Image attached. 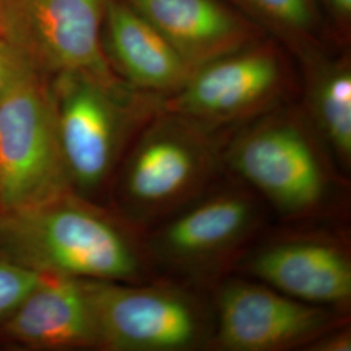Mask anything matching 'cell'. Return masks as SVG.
I'll use <instances>...</instances> for the list:
<instances>
[{"mask_svg":"<svg viewBox=\"0 0 351 351\" xmlns=\"http://www.w3.org/2000/svg\"><path fill=\"white\" fill-rule=\"evenodd\" d=\"M223 163L226 175L254 190L291 226L316 224L345 211L346 176L300 101L233 129Z\"/></svg>","mask_w":351,"mask_h":351,"instance_id":"cell-1","label":"cell"},{"mask_svg":"<svg viewBox=\"0 0 351 351\" xmlns=\"http://www.w3.org/2000/svg\"><path fill=\"white\" fill-rule=\"evenodd\" d=\"M0 250L40 274L107 282L159 277L145 232L77 199L72 190L46 204L5 213Z\"/></svg>","mask_w":351,"mask_h":351,"instance_id":"cell-2","label":"cell"},{"mask_svg":"<svg viewBox=\"0 0 351 351\" xmlns=\"http://www.w3.org/2000/svg\"><path fill=\"white\" fill-rule=\"evenodd\" d=\"M217 132L162 108L126 151L120 198L126 220L147 232L180 211L226 175Z\"/></svg>","mask_w":351,"mask_h":351,"instance_id":"cell-3","label":"cell"},{"mask_svg":"<svg viewBox=\"0 0 351 351\" xmlns=\"http://www.w3.org/2000/svg\"><path fill=\"white\" fill-rule=\"evenodd\" d=\"M265 207L254 190L226 173L201 197L145 232L158 275L195 290L215 288L262 234Z\"/></svg>","mask_w":351,"mask_h":351,"instance_id":"cell-4","label":"cell"},{"mask_svg":"<svg viewBox=\"0 0 351 351\" xmlns=\"http://www.w3.org/2000/svg\"><path fill=\"white\" fill-rule=\"evenodd\" d=\"M50 88L69 181L84 191L107 181L123 151L163 106L160 97L111 88L82 73L51 75Z\"/></svg>","mask_w":351,"mask_h":351,"instance_id":"cell-5","label":"cell"},{"mask_svg":"<svg viewBox=\"0 0 351 351\" xmlns=\"http://www.w3.org/2000/svg\"><path fill=\"white\" fill-rule=\"evenodd\" d=\"M298 68L269 36L194 69L163 108L217 132L233 129L298 101Z\"/></svg>","mask_w":351,"mask_h":351,"instance_id":"cell-6","label":"cell"},{"mask_svg":"<svg viewBox=\"0 0 351 351\" xmlns=\"http://www.w3.org/2000/svg\"><path fill=\"white\" fill-rule=\"evenodd\" d=\"M99 348L112 351H189L210 346L213 316L199 295L175 280L88 281Z\"/></svg>","mask_w":351,"mask_h":351,"instance_id":"cell-7","label":"cell"},{"mask_svg":"<svg viewBox=\"0 0 351 351\" xmlns=\"http://www.w3.org/2000/svg\"><path fill=\"white\" fill-rule=\"evenodd\" d=\"M47 77L32 75L0 101V206L5 213L46 204L72 190Z\"/></svg>","mask_w":351,"mask_h":351,"instance_id":"cell-8","label":"cell"},{"mask_svg":"<svg viewBox=\"0 0 351 351\" xmlns=\"http://www.w3.org/2000/svg\"><path fill=\"white\" fill-rule=\"evenodd\" d=\"M106 5L107 0H0V37L42 75L73 72L126 86L103 50Z\"/></svg>","mask_w":351,"mask_h":351,"instance_id":"cell-9","label":"cell"},{"mask_svg":"<svg viewBox=\"0 0 351 351\" xmlns=\"http://www.w3.org/2000/svg\"><path fill=\"white\" fill-rule=\"evenodd\" d=\"M234 272L298 301L350 314V239L336 228L298 224L261 234Z\"/></svg>","mask_w":351,"mask_h":351,"instance_id":"cell-10","label":"cell"},{"mask_svg":"<svg viewBox=\"0 0 351 351\" xmlns=\"http://www.w3.org/2000/svg\"><path fill=\"white\" fill-rule=\"evenodd\" d=\"M213 290L210 348L216 350H303L350 323V314L298 301L249 277H226Z\"/></svg>","mask_w":351,"mask_h":351,"instance_id":"cell-11","label":"cell"},{"mask_svg":"<svg viewBox=\"0 0 351 351\" xmlns=\"http://www.w3.org/2000/svg\"><path fill=\"white\" fill-rule=\"evenodd\" d=\"M154 26L191 71L267 34L229 0H123Z\"/></svg>","mask_w":351,"mask_h":351,"instance_id":"cell-12","label":"cell"},{"mask_svg":"<svg viewBox=\"0 0 351 351\" xmlns=\"http://www.w3.org/2000/svg\"><path fill=\"white\" fill-rule=\"evenodd\" d=\"M103 50L126 85L163 99L182 88L193 72L169 42L123 0H107Z\"/></svg>","mask_w":351,"mask_h":351,"instance_id":"cell-13","label":"cell"},{"mask_svg":"<svg viewBox=\"0 0 351 351\" xmlns=\"http://www.w3.org/2000/svg\"><path fill=\"white\" fill-rule=\"evenodd\" d=\"M13 339L43 349L99 348L88 280L45 274L12 311Z\"/></svg>","mask_w":351,"mask_h":351,"instance_id":"cell-14","label":"cell"},{"mask_svg":"<svg viewBox=\"0 0 351 351\" xmlns=\"http://www.w3.org/2000/svg\"><path fill=\"white\" fill-rule=\"evenodd\" d=\"M294 62L302 108L346 176L351 169L350 47L317 51Z\"/></svg>","mask_w":351,"mask_h":351,"instance_id":"cell-15","label":"cell"},{"mask_svg":"<svg viewBox=\"0 0 351 351\" xmlns=\"http://www.w3.org/2000/svg\"><path fill=\"white\" fill-rule=\"evenodd\" d=\"M294 60L339 47L316 0H229Z\"/></svg>","mask_w":351,"mask_h":351,"instance_id":"cell-16","label":"cell"},{"mask_svg":"<svg viewBox=\"0 0 351 351\" xmlns=\"http://www.w3.org/2000/svg\"><path fill=\"white\" fill-rule=\"evenodd\" d=\"M43 276L23 264L0 258V316L12 313Z\"/></svg>","mask_w":351,"mask_h":351,"instance_id":"cell-17","label":"cell"},{"mask_svg":"<svg viewBox=\"0 0 351 351\" xmlns=\"http://www.w3.org/2000/svg\"><path fill=\"white\" fill-rule=\"evenodd\" d=\"M37 73L39 72L24 53L0 37V101Z\"/></svg>","mask_w":351,"mask_h":351,"instance_id":"cell-18","label":"cell"},{"mask_svg":"<svg viewBox=\"0 0 351 351\" xmlns=\"http://www.w3.org/2000/svg\"><path fill=\"white\" fill-rule=\"evenodd\" d=\"M339 47H350L351 0H316Z\"/></svg>","mask_w":351,"mask_h":351,"instance_id":"cell-19","label":"cell"},{"mask_svg":"<svg viewBox=\"0 0 351 351\" xmlns=\"http://www.w3.org/2000/svg\"><path fill=\"white\" fill-rule=\"evenodd\" d=\"M303 350L306 351H350V323L332 328L322 336L308 343Z\"/></svg>","mask_w":351,"mask_h":351,"instance_id":"cell-20","label":"cell"}]
</instances>
